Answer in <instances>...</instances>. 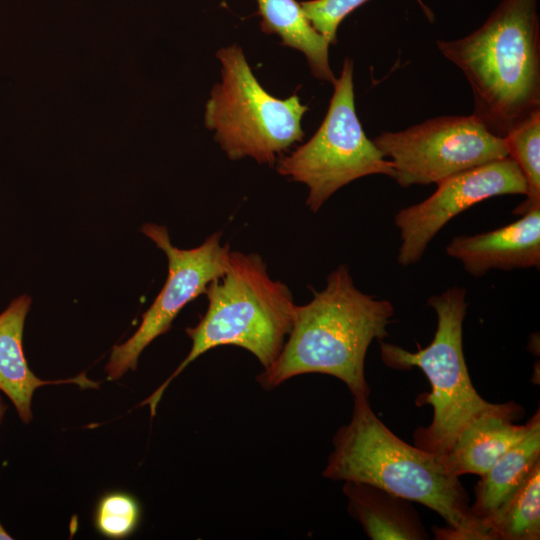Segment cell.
<instances>
[{"mask_svg": "<svg viewBox=\"0 0 540 540\" xmlns=\"http://www.w3.org/2000/svg\"><path fill=\"white\" fill-rule=\"evenodd\" d=\"M332 444L322 472L325 478L371 484L428 507L446 523L435 530L438 539L491 540L442 455L397 437L373 412L369 397H354L351 419L336 431Z\"/></svg>", "mask_w": 540, "mask_h": 540, "instance_id": "1", "label": "cell"}, {"mask_svg": "<svg viewBox=\"0 0 540 540\" xmlns=\"http://www.w3.org/2000/svg\"><path fill=\"white\" fill-rule=\"evenodd\" d=\"M392 303L360 291L348 267L339 265L321 291L296 305L288 339L273 361L257 376L272 390L298 375L320 373L341 380L353 397H369L365 358L373 340L388 336Z\"/></svg>", "mask_w": 540, "mask_h": 540, "instance_id": "2", "label": "cell"}, {"mask_svg": "<svg viewBox=\"0 0 540 540\" xmlns=\"http://www.w3.org/2000/svg\"><path fill=\"white\" fill-rule=\"evenodd\" d=\"M537 0H501L485 22L456 40H437L465 75L473 114L496 135L540 109V27Z\"/></svg>", "mask_w": 540, "mask_h": 540, "instance_id": "3", "label": "cell"}, {"mask_svg": "<svg viewBox=\"0 0 540 540\" xmlns=\"http://www.w3.org/2000/svg\"><path fill=\"white\" fill-rule=\"evenodd\" d=\"M204 294L208 299L204 315L185 330L192 341L189 353L139 404L149 407L151 417L169 384L202 354L218 346H237L253 354L264 369L276 359L290 332L296 306L292 293L269 276L258 254L230 251L224 273Z\"/></svg>", "mask_w": 540, "mask_h": 540, "instance_id": "4", "label": "cell"}, {"mask_svg": "<svg viewBox=\"0 0 540 540\" xmlns=\"http://www.w3.org/2000/svg\"><path fill=\"white\" fill-rule=\"evenodd\" d=\"M427 304L437 315V328L431 343L416 352L380 342L381 357L388 367L407 370L420 368L431 391L416 399V404L433 408L431 423L414 432L415 446L446 455L460 432L475 418L499 409L482 398L470 379L463 352V322L467 310L466 289L447 288L429 297Z\"/></svg>", "mask_w": 540, "mask_h": 540, "instance_id": "5", "label": "cell"}, {"mask_svg": "<svg viewBox=\"0 0 540 540\" xmlns=\"http://www.w3.org/2000/svg\"><path fill=\"white\" fill-rule=\"evenodd\" d=\"M221 81L206 103L205 126L231 160L250 157L273 165L277 155L302 141L301 121L308 106L293 94L279 99L254 76L238 45L221 48Z\"/></svg>", "mask_w": 540, "mask_h": 540, "instance_id": "6", "label": "cell"}, {"mask_svg": "<svg viewBox=\"0 0 540 540\" xmlns=\"http://www.w3.org/2000/svg\"><path fill=\"white\" fill-rule=\"evenodd\" d=\"M353 71V61L347 58L318 130L277 162L279 174L307 186L306 205L312 212L356 179L374 174L394 177L391 162L366 136L356 114Z\"/></svg>", "mask_w": 540, "mask_h": 540, "instance_id": "7", "label": "cell"}, {"mask_svg": "<svg viewBox=\"0 0 540 540\" xmlns=\"http://www.w3.org/2000/svg\"><path fill=\"white\" fill-rule=\"evenodd\" d=\"M403 188L428 185L509 156L504 137L474 114L439 116L373 140Z\"/></svg>", "mask_w": 540, "mask_h": 540, "instance_id": "8", "label": "cell"}, {"mask_svg": "<svg viewBox=\"0 0 540 540\" xmlns=\"http://www.w3.org/2000/svg\"><path fill=\"white\" fill-rule=\"evenodd\" d=\"M141 232L165 253L168 276L151 306L143 313L135 333L125 342L113 346L105 366L109 381H116L129 370H136L143 350L167 333L180 311L204 294L208 285L224 273L231 251L228 244H221V232L213 233L200 246L191 249L174 246L164 226L146 223Z\"/></svg>", "mask_w": 540, "mask_h": 540, "instance_id": "9", "label": "cell"}, {"mask_svg": "<svg viewBox=\"0 0 540 540\" xmlns=\"http://www.w3.org/2000/svg\"><path fill=\"white\" fill-rule=\"evenodd\" d=\"M526 193V180L510 156L438 182L432 195L400 209L394 217L401 238L398 263L404 267L417 263L437 233L473 205L495 196Z\"/></svg>", "mask_w": 540, "mask_h": 540, "instance_id": "10", "label": "cell"}, {"mask_svg": "<svg viewBox=\"0 0 540 540\" xmlns=\"http://www.w3.org/2000/svg\"><path fill=\"white\" fill-rule=\"evenodd\" d=\"M446 253L460 261L474 277H481L492 269H539L540 207L501 228L456 236L446 246Z\"/></svg>", "mask_w": 540, "mask_h": 540, "instance_id": "11", "label": "cell"}, {"mask_svg": "<svg viewBox=\"0 0 540 540\" xmlns=\"http://www.w3.org/2000/svg\"><path fill=\"white\" fill-rule=\"evenodd\" d=\"M30 306V296L23 294L0 313V391L12 402L23 424H29L33 418L32 399L39 387L75 384L82 389H98L100 386L86 372L57 380H44L32 372L23 350L24 325Z\"/></svg>", "mask_w": 540, "mask_h": 540, "instance_id": "12", "label": "cell"}, {"mask_svg": "<svg viewBox=\"0 0 540 540\" xmlns=\"http://www.w3.org/2000/svg\"><path fill=\"white\" fill-rule=\"evenodd\" d=\"M521 407L507 402L469 423L458 435L452 448L442 455L447 469L454 476L483 475L509 449L519 443L532 425V417L517 425Z\"/></svg>", "mask_w": 540, "mask_h": 540, "instance_id": "13", "label": "cell"}, {"mask_svg": "<svg viewBox=\"0 0 540 540\" xmlns=\"http://www.w3.org/2000/svg\"><path fill=\"white\" fill-rule=\"evenodd\" d=\"M349 514L372 540H423L428 534L411 501L371 484L345 481Z\"/></svg>", "mask_w": 540, "mask_h": 540, "instance_id": "14", "label": "cell"}, {"mask_svg": "<svg viewBox=\"0 0 540 540\" xmlns=\"http://www.w3.org/2000/svg\"><path fill=\"white\" fill-rule=\"evenodd\" d=\"M540 462V416H532L527 435L509 449L475 486L474 516L487 526ZM491 537V536H490Z\"/></svg>", "mask_w": 540, "mask_h": 540, "instance_id": "15", "label": "cell"}, {"mask_svg": "<svg viewBox=\"0 0 540 540\" xmlns=\"http://www.w3.org/2000/svg\"><path fill=\"white\" fill-rule=\"evenodd\" d=\"M262 20L261 30L276 34L281 44L302 52L317 79L334 84L336 78L329 63V42L308 21L296 0H256Z\"/></svg>", "mask_w": 540, "mask_h": 540, "instance_id": "16", "label": "cell"}, {"mask_svg": "<svg viewBox=\"0 0 540 540\" xmlns=\"http://www.w3.org/2000/svg\"><path fill=\"white\" fill-rule=\"evenodd\" d=\"M491 540L540 538V462L489 524Z\"/></svg>", "mask_w": 540, "mask_h": 540, "instance_id": "17", "label": "cell"}, {"mask_svg": "<svg viewBox=\"0 0 540 540\" xmlns=\"http://www.w3.org/2000/svg\"><path fill=\"white\" fill-rule=\"evenodd\" d=\"M504 139L527 184L526 199L513 211L521 216L540 207V109L513 126Z\"/></svg>", "mask_w": 540, "mask_h": 540, "instance_id": "18", "label": "cell"}, {"mask_svg": "<svg viewBox=\"0 0 540 540\" xmlns=\"http://www.w3.org/2000/svg\"><path fill=\"white\" fill-rule=\"evenodd\" d=\"M141 518V504L134 495L123 490H112L98 499L93 525L103 537L121 540L137 531Z\"/></svg>", "mask_w": 540, "mask_h": 540, "instance_id": "19", "label": "cell"}, {"mask_svg": "<svg viewBox=\"0 0 540 540\" xmlns=\"http://www.w3.org/2000/svg\"><path fill=\"white\" fill-rule=\"evenodd\" d=\"M7 411V405L6 403L2 400L1 396H0V426L2 424V421L5 417V413Z\"/></svg>", "mask_w": 540, "mask_h": 540, "instance_id": "20", "label": "cell"}, {"mask_svg": "<svg viewBox=\"0 0 540 540\" xmlns=\"http://www.w3.org/2000/svg\"><path fill=\"white\" fill-rule=\"evenodd\" d=\"M13 537L5 530L3 525L0 523V540H11Z\"/></svg>", "mask_w": 540, "mask_h": 540, "instance_id": "21", "label": "cell"}, {"mask_svg": "<svg viewBox=\"0 0 540 540\" xmlns=\"http://www.w3.org/2000/svg\"><path fill=\"white\" fill-rule=\"evenodd\" d=\"M364 1H369V0H364ZM418 2L420 3V5L422 6V8L424 9L425 14L429 17V19H432V18H433L432 12H430L429 10L426 9L425 5H423V3L421 2V0H418Z\"/></svg>", "mask_w": 540, "mask_h": 540, "instance_id": "22", "label": "cell"}]
</instances>
